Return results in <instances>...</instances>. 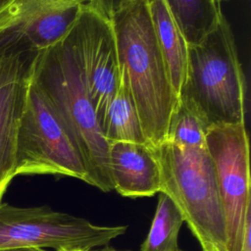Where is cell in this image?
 <instances>
[{"label": "cell", "mask_w": 251, "mask_h": 251, "mask_svg": "<svg viewBox=\"0 0 251 251\" xmlns=\"http://www.w3.org/2000/svg\"><path fill=\"white\" fill-rule=\"evenodd\" d=\"M111 21L121 76L135 103L147 144L157 148L167 141L178 98L154 33L148 0L127 4Z\"/></svg>", "instance_id": "obj_1"}, {"label": "cell", "mask_w": 251, "mask_h": 251, "mask_svg": "<svg viewBox=\"0 0 251 251\" xmlns=\"http://www.w3.org/2000/svg\"><path fill=\"white\" fill-rule=\"evenodd\" d=\"M32 82L75 142L85 169L83 181L104 192L114 190L109 165L110 144L100 128L66 37L38 54Z\"/></svg>", "instance_id": "obj_2"}, {"label": "cell", "mask_w": 251, "mask_h": 251, "mask_svg": "<svg viewBox=\"0 0 251 251\" xmlns=\"http://www.w3.org/2000/svg\"><path fill=\"white\" fill-rule=\"evenodd\" d=\"M178 100L208 128L245 123V77L230 25L223 13L212 31L197 44L188 45Z\"/></svg>", "instance_id": "obj_3"}, {"label": "cell", "mask_w": 251, "mask_h": 251, "mask_svg": "<svg viewBox=\"0 0 251 251\" xmlns=\"http://www.w3.org/2000/svg\"><path fill=\"white\" fill-rule=\"evenodd\" d=\"M154 149L160 192L176 204L202 251H227L224 210L206 147L182 148L166 141Z\"/></svg>", "instance_id": "obj_4"}, {"label": "cell", "mask_w": 251, "mask_h": 251, "mask_svg": "<svg viewBox=\"0 0 251 251\" xmlns=\"http://www.w3.org/2000/svg\"><path fill=\"white\" fill-rule=\"evenodd\" d=\"M127 226H97L49 206L16 207L0 202V249L93 250L123 235Z\"/></svg>", "instance_id": "obj_5"}, {"label": "cell", "mask_w": 251, "mask_h": 251, "mask_svg": "<svg viewBox=\"0 0 251 251\" xmlns=\"http://www.w3.org/2000/svg\"><path fill=\"white\" fill-rule=\"evenodd\" d=\"M14 174L85 177L75 142L32 80L18 129Z\"/></svg>", "instance_id": "obj_6"}, {"label": "cell", "mask_w": 251, "mask_h": 251, "mask_svg": "<svg viewBox=\"0 0 251 251\" xmlns=\"http://www.w3.org/2000/svg\"><path fill=\"white\" fill-rule=\"evenodd\" d=\"M206 149L224 210L227 251H240L246 216L251 211L249 138L245 123L210 126Z\"/></svg>", "instance_id": "obj_7"}, {"label": "cell", "mask_w": 251, "mask_h": 251, "mask_svg": "<svg viewBox=\"0 0 251 251\" xmlns=\"http://www.w3.org/2000/svg\"><path fill=\"white\" fill-rule=\"evenodd\" d=\"M94 0H0V57L42 52L63 40Z\"/></svg>", "instance_id": "obj_8"}, {"label": "cell", "mask_w": 251, "mask_h": 251, "mask_svg": "<svg viewBox=\"0 0 251 251\" xmlns=\"http://www.w3.org/2000/svg\"><path fill=\"white\" fill-rule=\"evenodd\" d=\"M66 38L102 130L108 109L121 83L112 21L94 8L86 9Z\"/></svg>", "instance_id": "obj_9"}, {"label": "cell", "mask_w": 251, "mask_h": 251, "mask_svg": "<svg viewBox=\"0 0 251 251\" xmlns=\"http://www.w3.org/2000/svg\"><path fill=\"white\" fill-rule=\"evenodd\" d=\"M39 53L0 57V202L15 177L18 129Z\"/></svg>", "instance_id": "obj_10"}, {"label": "cell", "mask_w": 251, "mask_h": 251, "mask_svg": "<svg viewBox=\"0 0 251 251\" xmlns=\"http://www.w3.org/2000/svg\"><path fill=\"white\" fill-rule=\"evenodd\" d=\"M109 165L114 190L122 196L151 197L160 192L159 162L155 149L148 144L110 143Z\"/></svg>", "instance_id": "obj_11"}, {"label": "cell", "mask_w": 251, "mask_h": 251, "mask_svg": "<svg viewBox=\"0 0 251 251\" xmlns=\"http://www.w3.org/2000/svg\"><path fill=\"white\" fill-rule=\"evenodd\" d=\"M154 33L166 63L172 86L178 98L188 62V43L164 0H148Z\"/></svg>", "instance_id": "obj_12"}, {"label": "cell", "mask_w": 251, "mask_h": 251, "mask_svg": "<svg viewBox=\"0 0 251 251\" xmlns=\"http://www.w3.org/2000/svg\"><path fill=\"white\" fill-rule=\"evenodd\" d=\"M102 132L109 144L118 141L147 144L135 103L122 76L119 89L108 109Z\"/></svg>", "instance_id": "obj_13"}, {"label": "cell", "mask_w": 251, "mask_h": 251, "mask_svg": "<svg viewBox=\"0 0 251 251\" xmlns=\"http://www.w3.org/2000/svg\"><path fill=\"white\" fill-rule=\"evenodd\" d=\"M188 45L200 42L218 24L221 6L215 0H164Z\"/></svg>", "instance_id": "obj_14"}, {"label": "cell", "mask_w": 251, "mask_h": 251, "mask_svg": "<svg viewBox=\"0 0 251 251\" xmlns=\"http://www.w3.org/2000/svg\"><path fill=\"white\" fill-rule=\"evenodd\" d=\"M182 223L176 204L168 195L159 192L152 224L140 251H179L177 237Z\"/></svg>", "instance_id": "obj_15"}, {"label": "cell", "mask_w": 251, "mask_h": 251, "mask_svg": "<svg viewBox=\"0 0 251 251\" xmlns=\"http://www.w3.org/2000/svg\"><path fill=\"white\" fill-rule=\"evenodd\" d=\"M208 127L179 100L170 119L167 141L182 148H205Z\"/></svg>", "instance_id": "obj_16"}, {"label": "cell", "mask_w": 251, "mask_h": 251, "mask_svg": "<svg viewBox=\"0 0 251 251\" xmlns=\"http://www.w3.org/2000/svg\"><path fill=\"white\" fill-rule=\"evenodd\" d=\"M136 0H94L93 8L111 20L113 15Z\"/></svg>", "instance_id": "obj_17"}, {"label": "cell", "mask_w": 251, "mask_h": 251, "mask_svg": "<svg viewBox=\"0 0 251 251\" xmlns=\"http://www.w3.org/2000/svg\"><path fill=\"white\" fill-rule=\"evenodd\" d=\"M240 251H251V211L246 216Z\"/></svg>", "instance_id": "obj_18"}, {"label": "cell", "mask_w": 251, "mask_h": 251, "mask_svg": "<svg viewBox=\"0 0 251 251\" xmlns=\"http://www.w3.org/2000/svg\"><path fill=\"white\" fill-rule=\"evenodd\" d=\"M0 251H47L42 248H11V249H0Z\"/></svg>", "instance_id": "obj_19"}, {"label": "cell", "mask_w": 251, "mask_h": 251, "mask_svg": "<svg viewBox=\"0 0 251 251\" xmlns=\"http://www.w3.org/2000/svg\"><path fill=\"white\" fill-rule=\"evenodd\" d=\"M100 251H124V250H118V249H115L114 247H111V246H105ZM126 251H128V250H126Z\"/></svg>", "instance_id": "obj_20"}, {"label": "cell", "mask_w": 251, "mask_h": 251, "mask_svg": "<svg viewBox=\"0 0 251 251\" xmlns=\"http://www.w3.org/2000/svg\"><path fill=\"white\" fill-rule=\"evenodd\" d=\"M70 251H93V250H70Z\"/></svg>", "instance_id": "obj_21"}, {"label": "cell", "mask_w": 251, "mask_h": 251, "mask_svg": "<svg viewBox=\"0 0 251 251\" xmlns=\"http://www.w3.org/2000/svg\"><path fill=\"white\" fill-rule=\"evenodd\" d=\"M217 3H219V4H221V2H223V1H226V0H215Z\"/></svg>", "instance_id": "obj_22"}, {"label": "cell", "mask_w": 251, "mask_h": 251, "mask_svg": "<svg viewBox=\"0 0 251 251\" xmlns=\"http://www.w3.org/2000/svg\"><path fill=\"white\" fill-rule=\"evenodd\" d=\"M179 251H180V250H179Z\"/></svg>", "instance_id": "obj_23"}]
</instances>
